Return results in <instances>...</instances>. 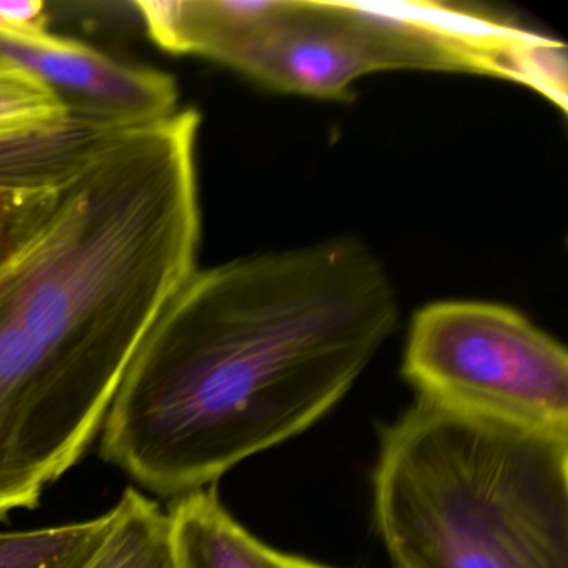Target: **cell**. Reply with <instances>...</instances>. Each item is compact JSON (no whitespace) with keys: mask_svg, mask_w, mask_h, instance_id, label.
<instances>
[{"mask_svg":"<svg viewBox=\"0 0 568 568\" xmlns=\"http://www.w3.org/2000/svg\"><path fill=\"white\" fill-rule=\"evenodd\" d=\"M201 115L81 132L42 181L59 202L0 297V521L36 508L101 434L201 244Z\"/></svg>","mask_w":568,"mask_h":568,"instance_id":"1","label":"cell"},{"mask_svg":"<svg viewBox=\"0 0 568 568\" xmlns=\"http://www.w3.org/2000/svg\"><path fill=\"white\" fill-rule=\"evenodd\" d=\"M397 318L387 272L355 241L195 271L119 385L102 458L161 497L215 484L331 412Z\"/></svg>","mask_w":568,"mask_h":568,"instance_id":"2","label":"cell"},{"mask_svg":"<svg viewBox=\"0 0 568 568\" xmlns=\"http://www.w3.org/2000/svg\"><path fill=\"white\" fill-rule=\"evenodd\" d=\"M374 517L394 568H568V434L418 397L382 434Z\"/></svg>","mask_w":568,"mask_h":568,"instance_id":"3","label":"cell"},{"mask_svg":"<svg viewBox=\"0 0 568 568\" xmlns=\"http://www.w3.org/2000/svg\"><path fill=\"white\" fill-rule=\"evenodd\" d=\"M227 68L318 99H344L365 75L397 69L491 75L545 95L557 82L560 45L467 6L278 0Z\"/></svg>","mask_w":568,"mask_h":568,"instance_id":"4","label":"cell"},{"mask_svg":"<svg viewBox=\"0 0 568 568\" xmlns=\"http://www.w3.org/2000/svg\"><path fill=\"white\" fill-rule=\"evenodd\" d=\"M402 374L418 397L531 430L568 434V354L514 308L445 301L415 314Z\"/></svg>","mask_w":568,"mask_h":568,"instance_id":"5","label":"cell"},{"mask_svg":"<svg viewBox=\"0 0 568 568\" xmlns=\"http://www.w3.org/2000/svg\"><path fill=\"white\" fill-rule=\"evenodd\" d=\"M0 62L44 82L71 118L102 128H132L178 112V85L171 75L124 64L49 31L0 32Z\"/></svg>","mask_w":568,"mask_h":568,"instance_id":"6","label":"cell"},{"mask_svg":"<svg viewBox=\"0 0 568 568\" xmlns=\"http://www.w3.org/2000/svg\"><path fill=\"white\" fill-rule=\"evenodd\" d=\"M178 568H291L248 534L219 500L215 488L178 497L168 511Z\"/></svg>","mask_w":568,"mask_h":568,"instance_id":"7","label":"cell"},{"mask_svg":"<svg viewBox=\"0 0 568 568\" xmlns=\"http://www.w3.org/2000/svg\"><path fill=\"white\" fill-rule=\"evenodd\" d=\"M115 507L91 520L0 531V568H91L114 530Z\"/></svg>","mask_w":568,"mask_h":568,"instance_id":"8","label":"cell"},{"mask_svg":"<svg viewBox=\"0 0 568 568\" xmlns=\"http://www.w3.org/2000/svg\"><path fill=\"white\" fill-rule=\"evenodd\" d=\"M114 507V530L91 568H178L168 511L132 487Z\"/></svg>","mask_w":568,"mask_h":568,"instance_id":"9","label":"cell"},{"mask_svg":"<svg viewBox=\"0 0 568 568\" xmlns=\"http://www.w3.org/2000/svg\"><path fill=\"white\" fill-rule=\"evenodd\" d=\"M69 121L71 112L44 82L0 62V149L48 134Z\"/></svg>","mask_w":568,"mask_h":568,"instance_id":"10","label":"cell"},{"mask_svg":"<svg viewBox=\"0 0 568 568\" xmlns=\"http://www.w3.org/2000/svg\"><path fill=\"white\" fill-rule=\"evenodd\" d=\"M59 202L54 181L0 179V271L41 239Z\"/></svg>","mask_w":568,"mask_h":568,"instance_id":"11","label":"cell"},{"mask_svg":"<svg viewBox=\"0 0 568 568\" xmlns=\"http://www.w3.org/2000/svg\"><path fill=\"white\" fill-rule=\"evenodd\" d=\"M48 31L44 2H2L0 0V32L34 34Z\"/></svg>","mask_w":568,"mask_h":568,"instance_id":"12","label":"cell"},{"mask_svg":"<svg viewBox=\"0 0 568 568\" xmlns=\"http://www.w3.org/2000/svg\"><path fill=\"white\" fill-rule=\"evenodd\" d=\"M48 231V229H45ZM45 234V232H44ZM44 234L41 235V239L44 237ZM41 239H39L38 242H34V244L31 245V247L26 248L24 252H22L21 255H18V257L14 258V261L11 262V264L6 265L2 271H0V297L6 294V292L11 288V285L14 284L16 278H18L19 272L22 271V267H24L26 262L29 261V257H31L32 252L36 251V247H38L39 242H41Z\"/></svg>","mask_w":568,"mask_h":568,"instance_id":"13","label":"cell"},{"mask_svg":"<svg viewBox=\"0 0 568 568\" xmlns=\"http://www.w3.org/2000/svg\"><path fill=\"white\" fill-rule=\"evenodd\" d=\"M288 567L291 568H331L315 561L305 560V558L288 557Z\"/></svg>","mask_w":568,"mask_h":568,"instance_id":"14","label":"cell"}]
</instances>
